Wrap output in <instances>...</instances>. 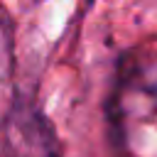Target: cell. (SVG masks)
<instances>
[{"label":"cell","instance_id":"cell-2","mask_svg":"<svg viewBox=\"0 0 157 157\" xmlns=\"http://www.w3.org/2000/svg\"><path fill=\"white\" fill-rule=\"evenodd\" d=\"M10 42H7V27H5V20L0 15V71H5V64H7V49Z\"/></svg>","mask_w":157,"mask_h":157},{"label":"cell","instance_id":"cell-1","mask_svg":"<svg viewBox=\"0 0 157 157\" xmlns=\"http://www.w3.org/2000/svg\"><path fill=\"white\" fill-rule=\"evenodd\" d=\"M52 123L29 101H17L0 120V157H59Z\"/></svg>","mask_w":157,"mask_h":157}]
</instances>
